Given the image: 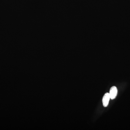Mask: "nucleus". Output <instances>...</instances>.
<instances>
[{"label":"nucleus","mask_w":130,"mask_h":130,"mask_svg":"<svg viewBox=\"0 0 130 130\" xmlns=\"http://www.w3.org/2000/svg\"><path fill=\"white\" fill-rule=\"evenodd\" d=\"M110 99V97L109 93H106L103 96L102 99V102L103 106L105 107L107 106L108 105V103H109V101Z\"/></svg>","instance_id":"nucleus-2"},{"label":"nucleus","mask_w":130,"mask_h":130,"mask_svg":"<svg viewBox=\"0 0 130 130\" xmlns=\"http://www.w3.org/2000/svg\"><path fill=\"white\" fill-rule=\"evenodd\" d=\"M118 93V90L116 86H113L110 88L109 90V94L110 99L113 100L115 99Z\"/></svg>","instance_id":"nucleus-1"}]
</instances>
